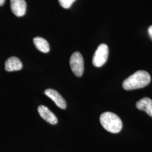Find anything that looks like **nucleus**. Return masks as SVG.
I'll return each mask as SVG.
<instances>
[{
    "mask_svg": "<svg viewBox=\"0 0 152 152\" xmlns=\"http://www.w3.org/2000/svg\"><path fill=\"white\" fill-rule=\"evenodd\" d=\"M44 93L48 97L50 98L59 108L62 109L66 108L65 99L57 91L52 88H48L45 90Z\"/></svg>",
    "mask_w": 152,
    "mask_h": 152,
    "instance_id": "39448f33",
    "label": "nucleus"
},
{
    "mask_svg": "<svg viewBox=\"0 0 152 152\" xmlns=\"http://www.w3.org/2000/svg\"><path fill=\"white\" fill-rule=\"evenodd\" d=\"M151 76L145 71H138L129 76L123 82L126 90H132L145 87L151 82Z\"/></svg>",
    "mask_w": 152,
    "mask_h": 152,
    "instance_id": "f257e3e1",
    "label": "nucleus"
},
{
    "mask_svg": "<svg viewBox=\"0 0 152 152\" xmlns=\"http://www.w3.org/2000/svg\"><path fill=\"white\" fill-rule=\"evenodd\" d=\"M108 46L106 44H100L93 56V65L96 67H101L103 66L108 60Z\"/></svg>",
    "mask_w": 152,
    "mask_h": 152,
    "instance_id": "7ed1b4c3",
    "label": "nucleus"
},
{
    "mask_svg": "<svg viewBox=\"0 0 152 152\" xmlns=\"http://www.w3.org/2000/svg\"><path fill=\"white\" fill-rule=\"evenodd\" d=\"M33 42L36 48L44 53H48L50 51V46L48 42L44 38L36 37L33 39Z\"/></svg>",
    "mask_w": 152,
    "mask_h": 152,
    "instance_id": "9d476101",
    "label": "nucleus"
},
{
    "mask_svg": "<svg viewBox=\"0 0 152 152\" xmlns=\"http://www.w3.org/2000/svg\"><path fill=\"white\" fill-rule=\"evenodd\" d=\"M5 1V0H0V6H2L4 4Z\"/></svg>",
    "mask_w": 152,
    "mask_h": 152,
    "instance_id": "ddd939ff",
    "label": "nucleus"
},
{
    "mask_svg": "<svg viewBox=\"0 0 152 152\" xmlns=\"http://www.w3.org/2000/svg\"><path fill=\"white\" fill-rule=\"evenodd\" d=\"M22 67L21 61L15 56L10 57L5 61V69L7 72L19 71L22 69Z\"/></svg>",
    "mask_w": 152,
    "mask_h": 152,
    "instance_id": "6e6552de",
    "label": "nucleus"
},
{
    "mask_svg": "<svg viewBox=\"0 0 152 152\" xmlns=\"http://www.w3.org/2000/svg\"><path fill=\"white\" fill-rule=\"evenodd\" d=\"M136 107L139 110L145 111L152 117V100L150 98H144L136 103Z\"/></svg>",
    "mask_w": 152,
    "mask_h": 152,
    "instance_id": "1a4fd4ad",
    "label": "nucleus"
},
{
    "mask_svg": "<svg viewBox=\"0 0 152 152\" xmlns=\"http://www.w3.org/2000/svg\"><path fill=\"white\" fill-rule=\"evenodd\" d=\"M38 112L40 116L49 124L55 125L58 123L56 116L47 107L43 105H39L38 107Z\"/></svg>",
    "mask_w": 152,
    "mask_h": 152,
    "instance_id": "0eeeda50",
    "label": "nucleus"
},
{
    "mask_svg": "<svg viewBox=\"0 0 152 152\" xmlns=\"http://www.w3.org/2000/svg\"><path fill=\"white\" fill-rule=\"evenodd\" d=\"M100 124L104 128L110 132L116 134L122 129V122L120 117L114 113L107 112L101 114Z\"/></svg>",
    "mask_w": 152,
    "mask_h": 152,
    "instance_id": "f03ea898",
    "label": "nucleus"
},
{
    "mask_svg": "<svg viewBox=\"0 0 152 152\" xmlns=\"http://www.w3.org/2000/svg\"><path fill=\"white\" fill-rule=\"evenodd\" d=\"M60 5L64 9H68L71 7L76 0H58Z\"/></svg>",
    "mask_w": 152,
    "mask_h": 152,
    "instance_id": "9b49d317",
    "label": "nucleus"
},
{
    "mask_svg": "<svg viewBox=\"0 0 152 152\" xmlns=\"http://www.w3.org/2000/svg\"><path fill=\"white\" fill-rule=\"evenodd\" d=\"M10 7L12 12L18 17L26 14L27 4L25 0H10Z\"/></svg>",
    "mask_w": 152,
    "mask_h": 152,
    "instance_id": "423d86ee",
    "label": "nucleus"
},
{
    "mask_svg": "<svg viewBox=\"0 0 152 152\" xmlns=\"http://www.w3.org/2000/svg\"><path fill=\"white\" fill-rule=\"evenodd\" d=\"M148 33H149L151 37L152 38V26H150L148 28Z\"/></svg>",
    "mask_w": 152,
    "mask_h": 152,
    "instance_id": "f8f14e48",
    "label": "nucleus"
},
{
    "mask_svg": "<svg viewBox=\"0 0 152 152\" xmlns=\"http://www.w3.org/2000/svg\"><path fill=\"white\" fill-rule=\"evenodd\" d=\"M69 63L73 73L77 77H81L84 72V61L81 54L77 51L74 53L71 56Z\"/></svg>",
    "mask_w": 152,
    "mask_h": 152,
    "instance_id": "20e7f679",
    "label": "nucleus"
}]
</instances>
